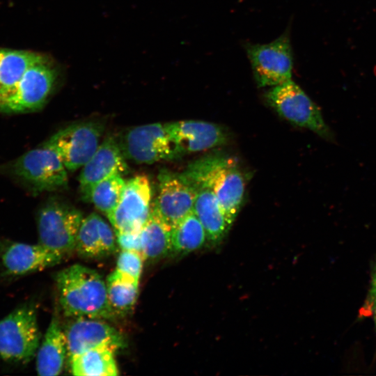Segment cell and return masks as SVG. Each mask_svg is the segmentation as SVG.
Masks as SVG:
<instances>
[{
	"label": "cell",
	"instance_id": "6da1fadb",
	"mask_svg": "<svg viewBox=\"0 0 376 376\" xmlns=\"http://www.w3.org/2000/svg\"><path fill=\"white\" fill-rule=\"evenodd\" d=\"M58 300L69 318H116L109 303L106 281L94 269L75 264L55 276Z\"/></svg>",
	"mask_w": 376,
	"mask_h": 376
},
{
	"label": "cell",
	"instance_id": "7a4b0ae2",
	"mask_svg": "<svg viewBox=\"0 0 376 376\" xmlns=\"http://www.w3.org/2000/svg\"><path fill=\"white\" fill-rule=\"evenodd\" d=\"M182 173L192 182L210 187L233 224L244 198L245 183L242 171L231 158L207 155L189 164Z\"/></svg>",
	"mask_w": 376,
	"mask_h": 376
},
{
	"label": "cell",
	"instance_id": "3957f363",
	"mask_svg": "<svg viewBox=\"0 0 376 376\" xmlns=\"http://www.w3.org/2000/svg\"><path fill=\"white\" fill-rule=\"evenodd\" d=\"M40 340L36 308L32 303L18 306L0 320V361L13 365L29 363L36 356Z\"/></svg>",
	"mask_w": 376,
	"mask_h": 376
},
{
	"label": "cell",
	"instance_id": "277c9868",
	"mask_svg": "<svg viewBox=\"0 0 376 376\" xmlns=\"http://www.w3.org/2000/svg\"><path fill=\"white\" fill-rule=\"evenodd\" d=\"M267 103L284 119L332 140L334 135L319 107L292 79L272 86L265 94Z\"/></svg>",
	"mask_w": 376,
	"mask_h": 376
},
{
	"label": "cell",
	"instance_id": "5b68a950",
	"mask_svg": "<svg viewBox=\"0 0 376 376\" xmlns=\"http://www.w3.org/2000/svg\"><path fill=\"white\" fill-rule=\"evenodd\" d=\"M84 217L74 207L50 200L39 210L37 228L39 244L63 258L75 251L79 229Z\"/></svg>",
	"mask_w": 376,
	"mask_h": 376
},
{
	"label": "cell",
	"instance_id": "8992f818",
	"mask_svg": "<svg viewBox=\"0 0 376 376\" xmlns=\"http://www.w3.org/2000/svg\"><path fill=\"white\" fill-rule=\"evenodd\" d=\"M10 169L35 192L54 191L68 185L67 169L62 159L45 142L16 159Z\"/></svg>",
	"mask_w": 376,
	"mask_h": 376
},
{
	"label": "cell",
	"instance_id": "52a82bcc",
	"mask_svg": "<svg viewBox=\"0 0 376 376\" xmlns=\"http://www.w3.org/2000/svg\"><path fill=\"white\" fill-rule=\"evenodd\" d=\"M57 77V70L47 57L33 65L9 92L0 97V112L19 113L42 108Z\"/></svg>",
	"mask_w": 376,
	"mask_h": 376
},
{
	"label": "cell",
	"instance_id": "ba28073f",
	"mask_svg": "<svg viewBox=\"0 0 376 376\" xmlns=\"http://www.w3.org/2000/svg\"><path fill=\"white\" fill-rule=\"evenodd\" d=\"M246 50L259 87H272L291 79L293 56L287 32L267 44H247Z\"/></svg>",
	"mask_w": 376,
	"mask_h": 376
},
{
	"label": "cell",
	"instance_id": "9c48e42d",
	"mask_svg": "<svg viewBox=\"0 0 376 376\" xmlns=\"http://www.w3.org/2000/svg\"><path fill=\"white\" fill-rule=\"evenodd\" d=\"M103 132L104 125L100 121L79 122L58 130L45 143L58 154L66 169L74 171L93 155Z\"/></svg>",
	"mask_w": 376,
	"mask_h": 376
},
{
	"label": "cell",
	"instance_id": "30bf717a",
	"mask_svg": "<svg viewBox=\"0 0 376 376\" xmlns=\"http://www.w3.org/2000/svg\"><path fill=\"white\" fill-rule=\"evenodd\" d=\"M125 157L139 164H152L179 157L165 124L133 127L118 142Z\"/></svg>",
	"mask_w": 376,
	"mask_h": 376
},
{
	"label": "cell",
	"instance_id": "8fae6325",
	"mask_svg": "<svg viewBox=\"0 0 376 376\" xmlns=\"http://www.w3.org/2000/svg\"><path fill=\"white\" fill-rule=\"evenodd\" d=\"M158 195L152 208L171 228L193 211L196 187L182 173L162 169L158 175Z\"/></svg>",
	"mask_w": 376,
	"mask_h": 376
},
{
	"label": "cell",
	"instance_id": "7c38bea8",
	"mask_svg": "<svg viewBox=\"0 0 376 376\" xmlns=\"http://www.w3.org/2000/svg\"><path fill=\"white\" fill-rule=\"evenodd\" d=\"M152 189L146 175L126 180L121 199L108 219L115 232H140L151 210Z\"/></svg>",
	"mask_w": 376,
	"mask_h": 376
},
{
	"label": "cell",
	"instance_id": "4fadbf2b",
	"mask_svg": "<svg viewBox=\"0 0 376 376\" xmlns=\"http://www.w3.org/2000/svg\"><path fill=\"white\" fill-rule=\"evenodd\" d=\"M63 329L68 360L95 348L109 347L115 351L126 346L123 334L101 319L73 318Z\"/></svg>",
	"mask_w": 376,
	"mask_h": 376
},
{
	"label": "cell",
	"instance_id": "5bb4252c",
	"mask_svg": "<svg viewBox=\"0 0 376 376\" xmlns=\"http://www.w3.org/2000/svg\"><path fill=\"white\" fill-rule=\"evenodd\" d=\"M63 257L40 244L0 240V265L3 274L19 277L58 264Z\"/></svg>",
	"mask_w": 376,
	"mask_h": 376
},
{
	"label": "cell",
	"instance_id": "9a60e30c",
	"mask_svg": "<svg viewBox=\"0 0 376 376\" xmlns=\"http://www.w3.org/2000/svg\"><path fill=\"white\" fill-rule=\"evenodd\" d=\"M179 156L221 146L228 134L221 125L200 120H181L165 124Z\"/></svg>",
	"mask_w": 376,
	"mask_h": 376
},
{
	"label": "cell",
	"instance_id": "2e32d148",
	"mask_svg": "<svg viewBox=\"0 0 376 376\" xmlns=\"http://www.w3.org/2000/svg\"><path fill=\"white\" fill-rule=\"evenodd\" d=\"M125 159L118 142L113 137L106 138L81 167L79 177L81 198L89 202L95 185L114 173H125L127 171Z\"/></svg>",
	"mask_w": 376,
	"mask_h": 376
},
{
	"label": "cell",
	"instance_id": "e0dca14e",
	"mask_svg": "<svg viewBox=\"0 0 376 376\" xmlns=\"http://www.w3.org/2000/svg\"><path fill=\"white\" fill-rule=\"evenodd\" d=\"M114 230L100 215L91 213L84 218L77 234L75 251L86 258H101L117 250Z\"/></svg>",
	"mask_w": 376,
	"mask_h": 376
},
{
	"label": "cell",
	"instance_id": "ac0fdd59",
	"mask_svg": "<svg viewBox=\"0 0 376 376\" xmlns=\"http://www.w3.org/2000/svg\"><path fill=\"white\" fill-rule=\"evenodd\" d=\"M192 184L196 189L193 212L205 229L207 244L211 246H217L225 237L232 224L228 221L213 191L205 185Z\"/></svg>",
	"mask_w": 376,
	"mask_h": 376
},
{
	"label": "cell",
	"instance_id": "d6986e66",
	"mask_svg": "<svg viewBox=\"0 0 376 376\" xmlns=\"http://www.w3.org/2000/svg\"><path fill=\"white\" fill-rule=\"evenodd\" d=\"M36 355L39 375L55 376L63 371L68 357L67 341L64 329L56 316L52 317Z\"/></svg>",
	"mask_w": 376,
	"mask_h": 376
},
{
	"label": "cell",
	"instance_id": "ffe728a7",
	"mask_svg": "<svg viewBox=\"0 0 376 376\" xmlns=\"http://www.w3.org/2000/svg\"><path fill=\"white\" fill-rule=\"evenodd\" d=\"M47 57L33 51L0 48V97L18 83L30 67Z\"/></svg>",
	"mask_w": 376,
	"mask_h": 376
},
{
	"label": "cell",
	"instance_id": "44dd1931",
	"mask_svg": "<svg viewBox=\"0 0 376 376\" xmlns=\"http://www.w3.org/2000/svg\"><path fill=\"white\" fill-rule=\"evenodd\" d=\"M140 237L144 260H158L171 254V227L162 219L152 206Z\"/></svg>",
	"mask_w": 376,
	"mask_h": 376
},
{
	"label": "cell",
	"instance_id": "7402d4cb",
	"mask_svg": "<svg viewBox=\"0 0 376 376\" xmlns=\"http://www.w3.org/2000/svg\"><path fill=\"white\" fill-rule=\"evenodd\" d=\"M109 347H99L76 355L69 360L70 370L77 376H116L119 374L113 354Z\"/></svg>",
	"mask_w": 376,
	"mask_h": 376
},
{
	"label": "cell",
	"instance_id": "603a6c76",
	"mask_svg": "<svg viewBox=\"0 0 376 376\" xmlns=\"http://www.w3.org/2000/svg\"><path fill=\"white\" fill-rule=\"evenodd\" d=\"M207 244L205 229L192 211L171 228V254L184 256Z\"/></svg>",
	"mask_w": 376,
	"mask_h": 376
},
{
	"label": "cell",
	"instance_id": "cb8c5ba5",
	"mask_svg": "<svg viewBox=\"0 0 376 376\" xmlns=\"http://www.w3.org/2000/svg\"><path fill=\"white\" fill-rule=\"evenodd\" d=\"M139 282L116 270L107 276V297L116 318L123 317L133 309L138 297Z\"/></svg>",
	"mask_w": 376,
	"mask_h": 376
},
{
	"label": "cell",
	"instance_id": "d4e9b609",
	"mask_svg": "<svg viewBox=\"0 0 376 376\" xmlns=\"http://www.w3.org/2000/svg\"><path fill=\"white\" fill-rule=\"evenodd\" d=\"M125 182L126 180L120 173L107 177L93 188L89 202L109 219L121 199Z\"/></svg>",
	"mask_w": 376,
	"mask_h": 376
},
{
	"label": "cell",
	"instance_id": "484cf974",
	"mask_svg": "<svg viewBox=\"0 0 376 376\" xmlns=\"http://www.w3.org/2000/svg\"><path fill=\"white\" fill-rule=\"evenodd\" d=\"M144 259L140 253L121 251L118 254L116 270L139 281Z\"/></svg>",
	"mask_w": 376,
	"mask_h": 376
},
{
	"label": "cell",
	"instance_id": "4316f807",
	"mask_svg": "<svg viewBox=\"0 0 376 376\" xmlns=\"http://www.w3.org/2000/svg\"><path fill=\"white\" fill-rule=\"evenodd\" d=\"M115 234L118 247L121 251H136L141 254L140 232H115Z\"/></svg>",
	"mask_w": 376,
	"mask_h": 376
},
{
	"label": "cell",
	"instance_id": "83f0119b",
	"mask_svg": "<svg viewBox=\"0 0 376 376\" xmlns=\"http://www.w3.org/2000/svg\"><path fill=\"white\" fill-rule=\"evenodd\" d=\"M370 288L365 302L359 311L361 316L370 315L371 307L376 300V259L372 267L370 273Z\"/></svg>",
	"mask_w": 376,
	"mask_h": 376
},
{
	"label": "cell",
	"instance_id": "f1b7e54d",
	"mask_svg": "<svg viewBox=\"0 0 376 376\" xmlns=\"http://www.w3.org/2000/svg\"><path fill=\"white\" fill-rule=\"evenodd\" d=\"M370 315H373V317L375 329H376V300L375 301V302L373 303L371 307Z\"/></svg>",
	"mask_w": 376,
	"mask_h": 376
}]
</instances>
